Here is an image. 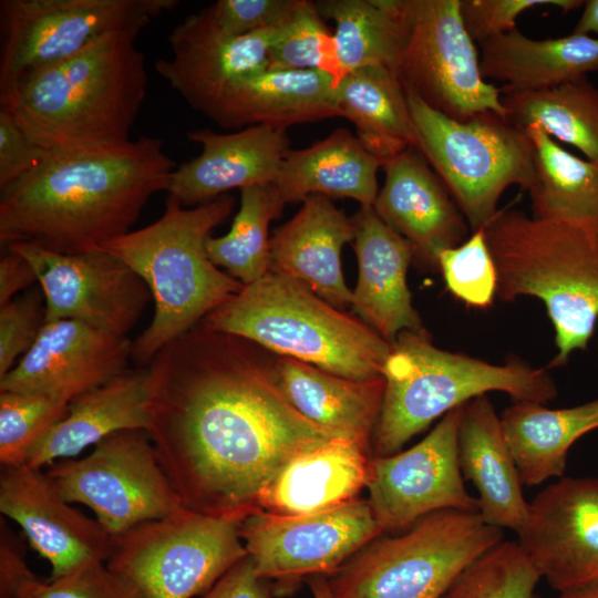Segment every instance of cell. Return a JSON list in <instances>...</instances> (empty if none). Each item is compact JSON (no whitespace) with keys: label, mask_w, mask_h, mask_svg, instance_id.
Returning a JSON list of instances; mask_svg holds the SVG:
<instances>
[{"label":"cell","mask_w":598,"mask_h":598,"mask_svg":"<svg viewBox=\"0 0 598 598\" xmlns=\"http://www.w3.org/2000/svg\"><path fill=\"white\" fill-rule=\"evenodd\" d=\"M234 342L196 324L156 353L145 432L185 508L243 522L286 462L342 436L297 411Z\"/></svg>","instance_id":"6da1fadb"},{"label":"cell","mask_w":598,"mask_h":598,"mask_svg":"<svg viewBox=\"0 0 598 598\" xmlns=\"http://www.w3.org/2000/svg\"><path fill=\"white\" fill-rule=\"evenodd\" d=\"M175 162L158 137L49 151L0 189V244L66 255L99 250L131 230L150 198L168 190Z\"/></svg>","instance_id":"7a4b0ae2"},{"label":"cell","mask_w":598,"mask_h":598,"mask_svg":"<svg viewBox=\"0 0 598 598\" xmlns=\"http://www.w3.org/2000/svg\"><path fill=\"white\" fill-rule=\"evenodd\" d=\"M136 37L106 34L80 53L37 70L0 95L23 131L47 151L124 144L146 96Z\"/></svg>","instance_id":"3957f363"},{"label":"cell","mask_w":598,"mask_h":598,"mask_svg":"<svg viewBox=\"0 0 598 598\" xmlns=\"http://www.w3.org/2000/svg\"><path fill=\"white\" fill-rule=\"evenodd\" d=\"M233 207L234 199L226 194L193 208L168 196L157 220L99 248L122 260L151 291L152 321L133 342L132 360L137 364L148 365L165 344L243 289L240 281L217 268L206 250L212 230Z\"/></svg>","instance_id":"277c9868"},{"label":"cell","mask_w":598,"mask_h":598,"mask_svg":"<svg viewBox=\"0 0 598 598\" xmlns=\"http://www.w3.org/2000/svg\"><path fill=\"white\" fill-rule=\"evenodd\" d=\"M497 271L496 297L543 301L557 352L548 368L586 350L598 320V224L538 219L501 209L483 228Z\"/></svg>","instance_id":"5b68a950"},{"label":"cell","mask_w":598,"mask_h":598,"mask_svg":"<svg viewBox=\"0 0 598 598\" xmlns=\"http://www.w3.org/2000/svg\"><path fill=\"white\" fill-rule=\"evenodd\" d=\"M204 324L351 380L383 378L392 344L305 285L272 271L210 312Z\"/></svg>","instance_id":"8992f818"},{"label":"cell","mask_w":598,"mask_h":598,"mask_svg":"<svg viewBox=\"0 0 598 598\" xmlns=\"http://www.w3.org/2000/svg\"><path fill=\"white\" fill-rule=\"evenodd\" d=\"M385 363L384 395L373 434V457L401 451L414 435L451 410L491 391L545 404L557 385L545 368L512 359L494 364L435 347L426 330L403 331Z\"/></svg>","instance_id":"52a82bcc"},{"label":"cell","mask_w":598,"mask_h":598,"mask_svg":"<svg viewBox=\"0 0 598 598\" xmlns=\"http://www.w3.org/2000/svg\"><path fill=\"white\" fill-rule=\"evenodd\" d=\"M503 539L477 511L441 509L402 535L375 538L328 578L334 598H442L456 577Z\"/></svg>","instance_id":"ba28073f"},{"label":"cell","mask_w":598,"mask_h":598,"mask_svg":"<svg viewBox=\"0 0 598 598\" xmlns=\"http://www.w3.org/2000/svg\"><path fill=\"white\" fill-rule=\"evenodd\" d=\"M406 96L416 150L445 185L472 233L494 218L509 186L529 189L534 150L525 130L493 112L456 121Z\"/></svg>","instance_id":"9c48e42d"},{"label":"cell","mask_w":598,"mask_h":598,"mask_svg":"<svg viewBox=\"0 0 598 598\" xmlns=\"http://www.w3.org/2000/svg\"><path fill=\"white\" fill-rule=\"evenodd\" d=\"M240 523L182 507L115 537L106 565L144 598H193L247 556Z\"/></svg>","instance_id":"30bf717a"},{"label":"cell","mask_w":598,"mask_h":598,"mask_svg":"<svg viewBox=\"0 0 598 598\" xmlns=\"http://www.w3.org/2000/svg\"><path fill=\"white\" fill-rule=\"evenodd\" d=\"M71 504H83L113 537L184 507L144 430L113 433L80 458L45 471Z\"/></svg>","instance_id":"8fae6325"},{"label":"cell","mask_w":598,"mask_h":598,"mask_svg":"<svg viewBox=\"0 0 598 598\" xmlns=\"http://www.w3.org/2000/svg\"><path fill=\"white\" fill-rule=\"evenodd\" d=\"M177 0H2L0 95L30 73L69 59L110 33L137 38Z\"/></svg>","instance_id":"7c38bea8"},{"label":"cell","mask_w":598,"mask_h":598,"mask_svg":"<svg viewBox=\"0 0 598 598\" xmlns=\"http://www.w3.org/2000/svg\"><path fill=\"white\" fill-rule=\"evenodd\" d=\"M406 42L395 73L406 94L456 121L493 112L507 116L501 90L481 72L460 0H408Z\"/></svg>","instance_id":"4fadbf2b"},{"label":"cell","mask_w":598,"mask_h":598,"mask_svg":"<svg viewBox=\"0 0 598 598\" xmlns=\"http://www.w3.org/2000/svg\"><path fill=\"white\" fill-rule=\"evenodd\" d=\"M382 533L369 501L362 498L308 515L258 511L239 527L257 575L272 580L277 596L292 594L309 577L332 575Z\"/></svg>","instance_id":"5bb4252c"},{"label":"cell","mask_w":598,"mask_h":598,"mask_svg":"<svg viewBox=\"0 0 598 598\" xmlns=\"http://www.w3.org/2000/svg\"><path fill=\"white\" fill-rule=\"evenodd\" d=\"M465 404L442 416L412 447L372 457L368 501L383 532L406 530L441 509L478 512V501L466 491L458 461Z\"/></svg>","instance_id":"9a60e30c"},{"label":"cell","mask_w":598,"mask_h":598,"mask_svg":"<svg viewBox=\"0 0 598 598\" xmlns=\"http://www.w3.org/2000/svg\"><path fill=\"white\" fill-rule=\"evenodd\" d=\"M6 247L33 267L44 295L45 322L72 319L127 336L152 299L138 275L100 249L66 255L29 243Z\"/></svg>","instance_id":"2e32d148"},{"label":"cell","mask_w":598,"mask_h":598,"mask_svg":"<svg viewBox=\"0 0 598 598\" xmlns=\"http://www.w3.org/2000/svg\"><path fill=\"white\" fill-rule=\"evenodd\" d=\"M542 578L558 592L598 582V477H560L529 503L517 534Z\"/></svg>","instance_id":"e0dca14e"},{"label":"cell","mask_w":598,"mask_h":598,"mask_svg":"<svg viewBox=\"0 0 598 598\" xmlns=\"http://www.w3.org/2000/svg\"><path fill=\"white\" fill-rule=\"evenodd\" d=\"M283 22L233 37L216 25L207 7L172 30V56L157 60L155 68L195 111L210 118L240 80L267 69L270 45Z\"/></svg>","instance_id":"ac0fdd59"},{"label":"cell","mask_w":598,"mask_h":598,"mask_svg":"<svg viewBox=\"0 0 598 598\" xmlns=\"http://www.w3.org/2000/svg\"><path fill=\"white\" fill-rule=\"evenodd\" d=\"M133 342L85 322H44L35 342L0 378V391L30 392L70 403L125 372Z\"/></svg>","instance_id":"d6986e66"},{"label":"cell","mask_w":598,"mask_h":598,"mask_svg":"<svg viewBox=\"0 0 598 598\" xmlns=\"http://www.w3.org/2000/svg\"><path fill=\"white\" fill-rule=\"evenodd\" d=\"M0 512L20 526L32 548L50 563V579L92 560L106 561L113 550L114 538L64 499L41 468L2 467Z\"/></svg>","instance_id":"ffe728a7"},{"label":"cell","mask_w":598,"mask_h":598,"mask_svg":"<svg viewBox=\"0 0 598 598\" xmlns=\"http://www.w3.org/2000/svg\"><path fill=\"white\" fill-rule=\"evenodd\" d=\"M385 179L373 203L380 218L404 237L413 257L439 270L437 255L462 244L470 226L422 154L409 147L383 166Z\"/></svg>","instance_id":"44dd1931"},{"label":"cell","mask_w":598,"mask_h":598,"mask_svg":"<svg viewBox=\"0 0 598 598\" xmlns=\"http://www.w3.org/2000/svg\"><path fill=\"white\" fill-rule=\"evenodd\" d=\"M187 137L200 144L202 152L175 168L167 190L185 207L210 202L234 188L275 183L290 151L286 131L267 125L228 134L194 130Z\"/></svg>","instance_id":"7402d4cb"},{"label":"cell","mask_w":598,"mask_h":598,"mask_svg":"<svg viewBox=\"0 0 598 598\" xmlns=\"http://www.w3.org/2000/svg\"><path fill=\"white\" fill-rule=\"evenodd\" d=\"M359 276L352 308L365 323L393 344L403 331H423L406 282L413 258L410 243L384 223L373 206H361L353 218Z\"/></svg>","instance_id":"603a6c76"},{"label":"cell","mask_w":598,"mask_h":598,"mask_svg":"<svg viewBox=\"0 0 598 598\" xmlns=\"http://www.w3.org/2000/svg\"><path fill=\"white\" fill-rule=\"evenodd\" d=\"M370 444L338 437L298 453L260 491L257 511L298 516L336 508L367 487Z\"/></svg>","instance_id":"cb8c5ba5"},{"label":"cell","mask_w":598,"mask_h":598,"mask_svg":"<svg viewBox=\"0 0 598 598\" xmlns=\"http://www.w3.org/2000/svg\"><path fill=\"white\" fill-rule=\"evenodd\" d=\"M354 223L331 199L312 195L270 239L269 271L299 281L340 309L352 305L341 267L343 246L354 239Z\"/></svg>","instance_id":"d4e9b609"},{"label":"cell","mask_w":598,"mask_h":598,"mask_svg":"<svg viewBox=\"0 0 598 598\" xmlns=\"http://www.w3.org/2000/svg\"><path fill=\"white\" fill-rule=\"evenodd\" d=\"M458 461L463 477L478 493V513L497 528L517 534L524 528L529 503L504 437L501 419L486 394L468 401L458 431Z\"/></svg>","instance_id":"484cf974"},{"label":"cell","mask_w":598,"mask_h":598,"mask_svg":"<svg viewBox=\"0 0 598 598\" xmlns=\"http://www.w3.org/2000/svg\"><path fill=\"white\" fill-rule=\"evenodd\" d=\"M339 82L319 70H264L240 80L213 116L225 128L287 127L339 116Z\"/></svg>","instance_id":"4316f807"},{"label":"cell","mask_w":598,"mask_h":598,"mask_svg":"<svg viewBox=\"0 0 598 598\" xmlns=\"http://www.w3.org/2000/svg\"><path fill=\"white\" fill-rule=\"evenodd\" d=\"M148 369L126 370L69 403L66 415L31 448L24 464L41 468L78 456L109 435L146 430Z\"/></svg>","instance_id":"83f0119b"},{"label":"cell","mask_w":598,"mask_h":598,"mask_svg":"<svg viewBox=\"0 0 598 598\" xmlns=\"http://www.w3.org/2000/svg\"><path fill=\"white\" fill-rule=\"evenodd\" d=\"M275 382L305 417L342 437L371 443L380 416L385 381L351 380L298 360L277 362Z\"/></svg>","instance_id":"f1b7e54d"},{"label":"cell","mask_w":598,"mask_h":598,"mask_svg":"<svg viewBox=\"0 0 598 598\" xmlns=\"http://www.w3.org/2000/svg\"><path fill=\"white\" fill-rule=\"evenodd\" d=\"M480 47L482 75L505 83V92L547 90L598 71V38L591 35L539 40L515 28Z\"/></svg>","instance_id":"f546056e"},{"label":"cell","mask_w":598,"mask_h":598,"mask_svg":"<svg viewBox=\"0 0 598 598\" xmlns=\"http://www.w3.org/2000/svg\"><path fill=\"white\" fill-rule=\"evenodd\" d=\"M381 162L350 131L339 127L309 147L286 155L276 186L285 204L312 195L348 197L373 205Z\"/></svg>","instance_id":"4dcf8cb0"},{"label":"cell","mask_w":598,"mask_h":598,"mask_svg":"<svg viewBox=\"0 0 598 598\" xmlns=\"http://www.w3.org/2000/svg\"><path fill=\"white\" fill-rule=\"evenodd\" d=\"M523 485L563 477L570 446L598 429V399L564 409L515 401L499 415Z\"/></svg>","instance_id":"1f68e13d"},{"label":"cell","mask_w":598,"mask_h":598,"mask_svg":"<svg viewBox=\"0 0 598 598\" xmlns=\"http://www.w3.org/2000/svg\"><path fill=\"white\" fill-rule=\"evenodd\" d=\"M338 110L382 166L409 147L416 148L406 93L389 68L365 66L348 72L338 85Z\"/></svg>","instance_id":"d6a6232c"},{"label":"cell","mask_w":598,"mask_h":598,"mask_svg":"<svg viewBox=\"0 0 598 598\" xmlns=\"http://www.w3.org/2000/svg\"><path fill=\"white\" fill-rule=\"evenodd\" d=\"M322 17L336 22L339 62L346 72L385 66L395 72L408 29V0H322Z\"/></svg>","instance_id":"836d02e7"},{"label":"cell","mask_w":598,"mask_h":598,"mask_svg":"<svg viewBox=\"0 0 598 598\" xmlns=\"http://www.w3.org/2000/svg\"><path fill=\"white\" fill-rule=\"evenodd\" d=\"M524 130L534 150L527 190L532 216L598 224V165L570 153L536 124Z\"/></svg>","instance_id":"e575fe53"},{"label":"cell","mask_w":598,"mask_h":598,"mask_svg":"<svg viewBox=\"0 0 598 598\" xmlns=\"http://www.w3.org/2000/svg\"><path fill=\"white\" fill-rule=\"evenodd\" d=\"M501 93L512 124H536L598 165V87L587 76L542 91Z\"/></svg>","instance_id":"d590c367"},{"label":"cell","mask_w":598,"mask_h":598,"mask_svg":"<svg viewBox=\"0 0 598 598\" xmlns=\"http://www.w3.org/2000/svg\"><path fill=\"white\" fill-rule=\"evenodd\" d=\"M285 205L274 183L241 188L240 207L229 231L206 241L209 259L243 285L264 277L270 261L268 227Z\"/></svg>","instance_id":"8d00e7d4"},{"label":"cell","mask_w":598,"mask_h":598,"mask_svg":"<svg viewBox=\"0 0 598 598\" xmlns=\"http://www.w3.org/2000/svg\"><path fill=\"white\" fill-rule=\"evenodd\" d=\"M542 578L517 540H504L471 563L442 598H534Z\"/></svg>","instance_id":"74e56055"},{"label":"cell","mask_w":598,"mask_h":598,"mask_svg":"<svg viewBox=\"0 0 598 598\" xmlns=\"http://www.w3.org/2000/svg\"><path fill=\"white\" fill-rule=\"evenodd\" d=\"M267 70H319L340 83L346 72L316 2L297 0L270 45Z\"/></svg>","instance_id":"f35d334b"},{"label":"cell","mask_w":598,"mask_h":598,"mask_svg":"<svg viewBox=\"0 0 598 598\" xmlns=\"http://www.w3.org/2000/svg\"><path fill=\"white\" fill-rule=\"evenodd\" d=\"M69 403L47 395L0 391V463L24 464L31 448L68 413Z\"/></svg>","instance_id":"ab89813d"},{"label":"cell","mask_w":598,"mask_h":598,"mask_svg":"<svg viewBox=\"0 0 598 598\" xmlns=\"http://www.w3.org/2000/svg\"><path fill=\"white\" fill-rule=\"evenodd\" d=\"M439 270L448 291L468 307L486 309L497 292V271L484 229L437 255Z\"/></svg>","instance_id":"60d3db41"},{"label":"cell","mask_w":598,"mask_h":598,"mask_svg":"<svg viewBox=\"0 0 598 598\" xmlns=\"http://www.w3.org/2000/svg\"><path fill=\"white\" fill-rule=\"evenodd\" d=\"M16 598H144L127 578L104 560H92L48 582L27 578Z\"/></svg>","instance_id":"b9f144b4"},{"label":"cell","mask_w":598,"mask_h":598,"mask_svg":"<svg viewBox=\"0 0 598 598\" xmlns=\"http://www.w3.org/2000/svg\"><path fill=\"white\" fill-rule=\"evenodd\" d=\"M45 322L42 290H30L0 306V378L24 355L35 342Z\"/></svg>","instance_id":"7bdbcfd3"},{"label":"cell","mask_w":598,"mask_h":598,"mask_svg":"<svg viewBox=\"0 0 598 598\" xmlns=\"http://www.w3.org/2000/svg\"><path fill=\"white\" fill-rule=\"evenodd\" d=\"M584 3L582 0H460V10L467 33L480 44L515 29L516 19L528 9L553 6L568 12Z\"/></svg>","instance_id":"ee69618b"},{"label":"cell","mask_w":598,"mask_h":598,"mask_svg":"<svg viewBox=\"0 0 598 598\" xmlns=\"http://www.w3.org/2000/svg\"><path fill=\"white\" fill-rule=\"evenodd\" d=\"M296 3L297 0H218L208 8L224 33L243 37L282 23Z\"/></svg>","instance_id":"f6af8a7d"},{"label":"cell","mask_w":598,"mask_h":598,"mask_svg":"<svg viewBox=\"0 0 598 598\" xmlns=\"http://www.w3.org/2000/svg\"><path fill=\"white\" fill-rule=\"evenodd\" d=\"M48 152L32 141L8 110L0 109V189L31 171Z\"/></svg>","instance_id":"bcb514c9"},{"label":"cell","mask_w":598,"mask_h":598,"mask_svg":"<svg viewBox=\"0 0 598 598\" xmlns=\"http://www.w3.org/2000/svg\"><path fill=\"white\" fill-rule=\"evenodd\" d=\"M271 584L260 578L250 556L221 576L202 598H272Z\"/></svg>","instance_id":"7dc6e473"},{"label":"cell","mask_w":598,"mask_h":598,"mask_svg":"<svg viewBox=\"0 0 598 598\" xmlns=\"http://www.w3.org/2000/svg\"><path fill=\"white\" fill-rule=\"evenodd\" d=\"M0 525V598H16L21 584L33 574L27 566L21 542L2 519Z\"/></svg>","instance_id":"c3c4849f"},{"label":"cell","mask_w":598,"mask_h":598,"mask_svg":"<svg viewBox=\"0 0 598 598\" xmlns=\"http://www.w3.org/2000/svg\"><path fill=\"white\" fill-rule=\"evenodd\" d=\"M38 281L37 274L29 261L10 248H4L0 259V306Z\"/></svg>","instance_id":"681fc988"},{"label":"cell","mask_w":598,"mask_h":598,"mask_svg":"<svg viewBox=\"0 0 598 598\" xmlns=\"http://www.w3.org/2000/svg\"><path fill=\"white\" fill-rule=\"evenodd\" d=\"M582 8L584 11L573 33L598 38V0H587Z\"/></svg>","instance_id":"f907efd6"},{"label":"cell","mask_w":598,"mask_h":598,"mask_svg":"<svg viewBox=\"0 0 598 598\" xmlns=\"http://www.w3.org/2000/svg\"><path fill=\"white\" fill-rule=\"evenodd\" d=\"M307 582L309 585L312 598H334L326 576L318 575L309 577Z\"/></svg>","instance_id":"816d5d0a"},{"label":"cell","mask_w":598,"mask_h":598,"mask_svg":"<svg viewBox=\"0 0 598 598\" xmlns=\"http://www.w3.org/2000/svg\"><path fill=\"white\" fill-rule=\"evenodd\" d=\"M557 598H598V582L559 592Z\"/></svg>","instance_id":"f5cc1de1"}]
</instances>
